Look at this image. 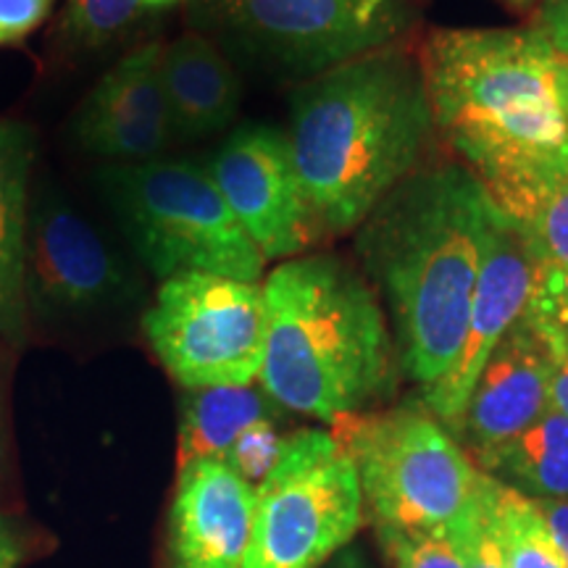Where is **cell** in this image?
<instances>
[{"label":"cell","instance_id":"2","mask_svg":"<svg viewBox=\"0 0 568 568\" xmlns=\"http://www.w3.org/2000/svg\"><path fill=\"white\" fill-rule=\"evenodd\" d=\"M437 138L503 213L568 176L552 51L524 30H432L418 51Z\"/></svg>","mask_w":568,"mask_h":568},{"label":"cell","instance_id":"21","mask_svg":"<svg viewBox=\"0 0 568 568\" xmlns=\"http://www.w3.org/2000/svg\"><path fill=\"white\" fill-rule=\"evenodd\" d=\"M506 216L524 232L539 266L568 276V176Z\"/></svg>","mask_w":568,"mask_h":568},{"label":"cell","instance_id":"31","mask_svg":"<svg viewBox=\"0 0 568 568\" xmlns=\"http://www.w3.org/2000/svg\"><path fill=\"white\" fill-rule=\"evenodd\" d=\"M21 558V542L13 524L0 514V568H17Z\"/></svg>","mask_w":568,"mask_h":568},{"label":"cell","instance_id":"36","mask_svg":"<svg viewBox=\"0 0 568 568\" xmlns=\"http://www.w3.org/2000/svg\"><path fill=\"white\" fill-rule=\"evenodd\" d=\"M414 3H416V0H414Z\"/></svg>","mask_w":568,"mask_h":568},{"label":"cell","instance_id":"1","mask_svg":"<svg viewBox=\"0 0 568 568\" xmlns=\"http://www.w3.org/2000/svg\"><path fill=\"white\" fill-rule=\"evenodd\" d=\"M495 203L464 163H426L355 230L361 272L385 301L400 372L422 389L456 366Z\"/></svg>","mask_w":568,"mask_h":568},{"label":"cell","instance_id":"33","mask_svg":"<svg viewBox=\"0 0 568 568\" xmlns=\"http://www.w3.org/2000/svg\"><path fill=\"white\" fill-rule=\"evenodd\" d=\"M176 0H142V6H145V11H159V9H166V6H174Z\"/></svg>","mask_w":568,"mask_h":568},{"label":"cell","instance_id":"30","mask_svg":"<svg viewBox=\"0 0 568 568\" xmlns=\"http://www.w3.org/2000/svg\"><path fill=\"white\" fill-rule=\"evenodd\" d=\"M535 503L537 508L542 510L550 535L556 539L560 556H564L566 568H568V497H564V500H535Z\"/></svg>","mask_w":568,"mask_h":568},{"label":"cell","instance_id":"13","mask_svg":"<svg viewBox=\"0 0 568 568\" xmlns=\"http://www.w3.org/2000/svg\"><path fill=\"white\" fill-rule=\"evenodd\" d=\"M552 345L527 308L481 368L460 416L456 437L474 460L506 445L550 410Z\"/></svg>","mask_w":568,"mask_h":568},{"label":"cell","instance_id":"35","mask_svg":"<svg viewBox=\"0 0 568 568\" xmlns=\"http://www.w3.org/2000/svg\"><path fill=\"white\" fill-rule=\"evenodd\" d=\"M0 458H3V426H0Z\"/></svg>","mask_w":568,"mask_h":568},{"label":"cell","instance_id":"6","mask_svg":"<svg viewBox=\"0 0 568 568\" xmlns=\"http://www.w3.org/2000/svg\"><path fill=\"white\" fill-rule=\"evenodd\" d=\"M332 435L358 471L376 527H450L477 497L481 468L424 400L339 418Z\"/></svg>","mask_w":568,"mask_h":568},{"label":"cell","instance_id":"18","mask_svg":"<svg viewBox=\"0 0 568 568\" xmlns=\"http://www.w3.org/2000/svg\"><path fill=\"white\" fill-rule=\"evenodd\" d=\"M280 406L264 389L247 387H203L182 389L180 400V466L195 460H224L247 426L261 418H276Z\"/></svg>","mask_w":568,"mask_h":568},{"label":"cell","instance_id":"20","mask_svg":"<svg viewBox=\"0 0 568 568\" xmlns=\"http://www.w3.org/2000/svg\"><path fill=\"white\" fill-rule=\"evenodd\" d=\"M485 506L489 527L508 568H566L542 510L531 497L485 474Z\"/></svg>","mask_w":568,"mask_h":568},{"label":"cell","instance_id":"24","mask_svg":"<svg viewBox=\"0 0 568 568\" xmlns=\"http://www.w3.org/2000/svg\"><path fill=\"white\" fill-rule=\"evenodd\" d=\"M284 443H287V435H282L276 418H261L234 439L230 453L224 456V464L247 485L258 487L272 474L276 460L282 458Z\"/></svg>","mask_w":568,"mask_h":568},{"label":"cell","instance_id":"32","mask_svg":"<svg viewBox=\"0 0 568 568\" xmlns=\"http://www.w3.org/2000/svg\"><path fill=\"white\" fill-rule=\"evenodd\" d=\"M552 63H556V90H558L560 105H564V113L568 119V59L552 55Z\"/></svg>","mask_w":568,"mask_h":568},{"label":"cell","instance_id":"11","mask_svg":"<svg viewBox=\"0 0 568 568\" xmlns=\"http://www.w3.org/2000/svg\"><path fill=\"white\" fill-rule=\"evenodd\" d=\"M205 169L266 261L297 258L324 237L282 130L240 126Z\"/></svg>","mask_w":568,"mask_h":568},{"label":"cell","instance_id":"25","mask_svg":"<svg viewBox=\"0 0 568 568\" xmlns=\"http://www.w3.org/2000/svg\"><path fill=\"white\" fill-rule=\"evenodd\" d=\"M481 485H485V471H481L477 497L468 503V508L447 527V531L456 539L466 568H508L506 556H503L500 545H497L493 535V527H489Z\"/></svg>","mask_w":568,"mask_h":568},{"label":"cell","instance_id":"28","mask_svg":"<svg viewBox=\"0 0 568 568\" xmlns=\"http://www.w3.org/2000/svg\"><path fill=\"white\" fill-rule=\"evenodd\" d=\"M529 30L550 48L552 55L568 59V0H539Z\"/></svg>","mask_w":568,"mask_h":568},{"label":"cell","instance_id":"15","mask_svg":"<svg viewBox=\"0 0 568 568\" xmlns=\"http://www.w3.org/2000/svg\"><path fill=\"white\" fill-rule=\"evenodd\" d=\"M255 487L224 460L180 466L169 508V566L243 568L253 535Z\"/></svg>","mask_w":568,"mask_h":568},{"label":"cell","instance_id":"19","mask_svg":"<svg viewBox=\"0 0 568 568\" xmlns=\"http://www.w3.org/2000/svg\"><path fill=\"white\" fill-rule=\"evenodd\" d=\"M481 471L531 500L568 497V418L548 410L521 435L477 458Z\"/></svg>","mask_w":568,"mask_h":568},{"label":"cell","instance_id":"9","mask_svg":"<svg viewBox=\"0 0 568 568\" xmlns=\"http://www.w3.org/2000/svg\"><path fill=\"white\" fill-rule=\"evenodd\" d=\"M142 332L182 389L247 387L264 366V290L213 274L172 276L142 316Z\"/></svg>","mask_w":568,"mask_h":568},{"label":"cell","instance_id":"17","mask_svg":"<svg viewBox=\"0 0 568 568\" xmlns=\"http://www.w3.org/2000/svg\"><path fill=\"white\" fill-rule=\"evenodd\" d=\"M34 134L0 119V339L21 345L30 329L24 295L27 232L32 209Z\"/></svg>","mask_w":568,"mask_h":568},{"label":"cell","instance_id":"14","mask_svg":"<svg viewBox=\"0 0 568 568\" xmlns=\"http://www.w3.org/2000/svg\"><path fill=\"white\" fill-rule=\"evenodd\" d=\"M161 55V42H145L105 71L71 122L82 151L105 163L163 159L174 138L163 98Z\"/></svg>","mask_w":568,"mask_h":568},{"label":"cell","instance_id":"27","mask_svg":"<svg viewBox=\"0 0 568 568\" xmlns=\"http://www.w3.org/2000/svg\"><path fill=\"white\" fill-rule=\"evenodd\" d=\"M55 0H0V48L19 45L51 17Z\"/></svg>","mask_w":568,"mask_h":568},{"label":"cell","instance_id":"12","mask_svg":"<svg viewBox=\"0 0 568 568\" xmlns=\"http://www.w3.org/2000/svg\"><path fill=\"white\" fill-rule=\"evenodd\" d=\"M539 264L524 232L495 205L485 258H481L466 339L453 372L435 387L424 389V406L456 435L460 416L477 385L481 368L500 339L518 318L527 314L537 290Z\"/></svg>","mask_w":568,"mask_h":568},{"label":"cell","instance_id":"10","mask_svg":"<svg viewBox=\"0 0 568 568\" xmlns=\"http://www.w3.org/2000/svg\"><path fill=\"white\" fill-rule=\"evenodd\" d=\"M140 282L84 213L53 190L32 195L24 295L30 318H74L132 301Z\"/></svg>","mask_w":568,"mask_h":568},{"label":"cell","instance_id":"7","mask_svg":"<svg viewBox=\"0 0 568 568\" xmlns=\"http://www.w3.org/2000/svg\"><path fill=\"white\" fill-rule=\"evenodd\" d=\"M414 0H193L195 32L245 63L311 80L408 38Z\"/></svg>","mask_w":568,"mask_h":568},{"label":"cell","instance_id":"34","mask_svg":"<svg viewBox=\"0 0 568 568\" xmlns=\"http://www.w3.org/2000/svg\"><path fill=\"white\" fill-rule=\"evenodd\" d=\"M508 6H514L516 11H527V9H535L539 0H506Z\"/></svg>","mask_w":568,"mask_h":568},{"label":"cell","instance_id":"26","mask_svg":"<svg viewBox=\"0 0 568 568\" xmlns=\"http://www.w3.org/2000/svg\"><path fill=\"white\" fill-rule=\"evenodd\" d=\"M529 311L542 318L560 339L568 343V276L539 266L537 290L531 295Z\"/></svg>","mask_w":568,"mask_h":568},{"label":"cell","instance_id":"22","mask_svg":"<svg viewBox=\"0 0 568 568\" xmlns=\"http://www.w3.org/2000/svg\"><path fill=\"white\" fill-rule=\"evenodd\" d=\"M142 0H67L61 32L63 40L82 51H95L122 40L138 24Z\"/></svg>","mask_w":568,"mask_h":568},{"label":"cell","instance_id":"8","mask_svg":"<svg viewBox=\"0 0 568 568\" xmlns=\"http://www.w3.org/2000/svg\"><path fill=\"white\" fill-rule=\"evenodd\" d=\"M358 471L326 429L287 435L282 458L255 487L243 568H318L364 524Z\"/></svg>","mask_w":568,"mask_h":568},{"label":"cell","instance_id":"4","mask_svg":"<svg viewBox=\"0 0 568 568\" xmlns=\"http://www.w3.org/2000/svg\"><path fill=\"white\" fill-rule=\"evenodd\" d=\"M261 389L280 408L322 418L368 414L393 397L397 347L379 295L343 255L282 261L264 284Z\"/></svg>","mask_w":568,"mask_h":568},{"label":"cell","instance_id":"3","mask_svg":"<svg viewBox=\"0 0 568 568\" xmlns=\"http://www.w3.org/2000/svg\"><path fill=\"white\" fill-rule=\"evenodd\" d=\"M437 140L418 55L403 42L297 82L287 142L324 237L355 232Z\"/></svg>","mask_w":568,"mask_h":568},{"label":"cell","instance_id":"23","mask_svg":"<svg viewBox=\"0 0 568 568\" xmlns=\"http://www.w3.org/2000/svg\"><path fill=\"white\" fill-rule=\"evenodd\" d=\"M389 568H466L456 539L447 527L397 529L376 527Z\"/></svg>","mask_w":568,"mask_h":568},{"label":"cell","instance_id":"29","mask_svg":"<svg viewBox=\"0 0 568 568\" xmlns=\"http://www.w3.org/2000/svg\"><path fill=\"white\" fill-rule=\"evenodd\" d=\"M537 322L542 324L545 332H548L550 345H552V358H556L552 361V379H550V408L568 418V343L566 339H560L539 316Z\"/></svg>","mask_w":568,"mask_h":568},{"label":"cell","instance_id":"5","mask_svg":"<svg viewBox=\"0 0 568 568\" xmlns=\"http://www.w3.org/2000/svg\"><path fill=\"white\" fill-rule=\"evenodd\" d=\"M95 182L132 253L161 282L190 272L247 284L264 276L268 261L203 163H103Z\"/></svg>","mask_w":568,"mask_h":568},{"label":"cell","instance_id":"16","mask_svg":"<svg viewBox=\"0 0 568 568\" xmlns=\"http://www.w3.org/2000/svg\"><path fill=\"white\" fill-rule=\"evenodd\" d=\"M161 82L174 142L209 138L237 119L243 80L230 55L201 32L163 45Z\"/></svg>","mask_w":568,"mask_h":568}]
</instances>
